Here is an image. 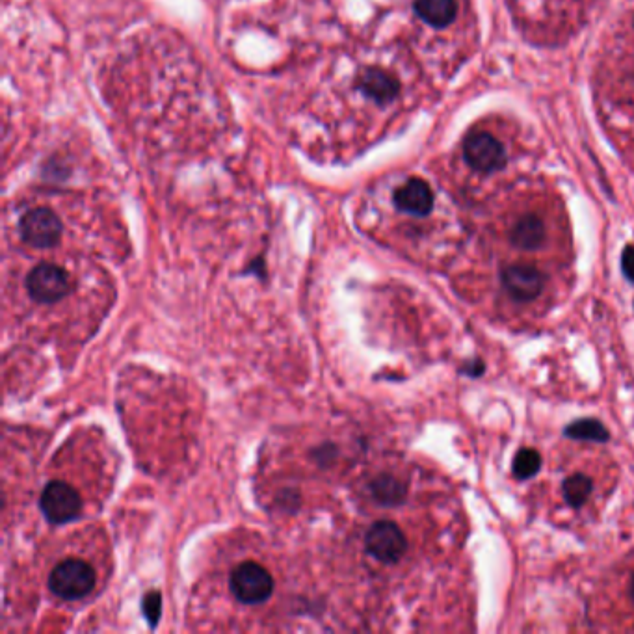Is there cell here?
Listing matches in <instances>:
<instances>
[{
  "label": "cell",
  "instance_id": "16",
  "mask_svg": "<svg viewBox=\"0 0 634 634\" xmlns=\"http://www.w3.org/2000/svg\"><path fill=\"white\" fill-rule=\"evenodd\" d=\"M542 467V456L534 449L519 450L514 460V476L517 480H529L530 476L536 475Z\"/></svg>",
  "mask_w": 634,
  "mask_h": 634
},
{
  "label": "cell",
  "instance_id": "19",
  "mask_svg": "<svg viewBox=\"0 0 634 634\" xmlns=\"http://www.w3.org/2000/svg\"><path fill=\"white\" fill-rule=\"evenodd\" d=\"M629 590H631V599H633V603H634V575H633V579H631V586H629Z\"/></svg>",
  "mask_w": 634,
  "mask_h": 634
},
{
  "label": "cell",
  "instance_id": "1",
  "mask_svg": "<svg viewBox=\"0 0 634 634\" xmlns=\"http://www.w3.org/2000/svg\"><path fill=\"white\" fill-rule=\"evenodd\" d=\"M95 571L79 558L62 560L49 575V590L60 599L77 601L92 594L95 588Z\"/></svg>",
  "mask_w": 634,
  "mask_h": 634
},
{
  "label": "cell",
  "instance_id": "3",
  "mask_svg": "<svg viewBox=\"0 0 634 634\" xmlns=\"http://www.w3.org/2000/svg\"><path fill=\"white\" fill-rule=\"evenodd\" d=\"M40 508L47 521L54 525H64L77 519L82 512L79 491L66 482L53 480L41 491Z\"/></svg>",
  "mask_w": 634,
  "mask_h": 634
},
{
  "label": "cell",
  "instance_id": "9",
  "mask_svg": "<svg viewBox=\"0 0 634 634\" xmlns=\"http://www.w3.org/2000/svg\"><path fill=\"white\" fill-rule=\"evenodd\" d=\"M393 199L398 211L417 218L428 216L434 209V192L423 179H410L398 188Z\"/></svg>",
  "mask_w": 634,
  "mask_h": 634
},
{
  "label": "cell",
  "instance_id": "5",
  "mask_svg": "<svg viewBox=\"0 0 634 634\" xmlns=\"http://www.w3.org/2000/svg\"><path fill=\"white\" fill-rule=\"evenodd\" d=\"M19 233L28 246L47 250L54 248L62 238V222L51 209H32L19 222Z\"/></svg>",
  "mask_w": 634,
  "mask_h": 634
},
{
  "label": "cell",
  "instance_id": "10",
  "mask_svg": "<svg viewBox=\"0 0 634 634\" xmlns=\"http://www.w3.org/2000/svg\"><path fill=\"white\" fill-rule=\"evenodd\" d=\"M357 90L378 105H387L395 101L400 92V82L384 69L370 67L357 77Z\"/></svg>",
  "mask_w": 634,
  "mask_h": 634
},
{
  "label": "cell",
  "instance_id": "8",
  "mask_svg": "<svg viewBox=\"0 0 634 634\" xmlns=\"http://www.w3.org/2000/svg\"><path fill=\"white\" fill-rule=\"evenodd\" d=\"M463 155L469 166L484 173L497 172L506 160L501 142L488 133L469 134L463 144Z\"/></svg>",
  "mask_w": 634,
  "mask_h": 634
},
{
  "label": "cell",
  "instance_id": "14",
  "mask_svg": "<svg viewBox=\"0 0 634 634\" xmlns=\"http://www.w3.org/2000/svg\"><path fill=\"white\" fill-rule=\"evenodd\" d=\"M594 484L586 475H571L562 484V497L571 508H582L592 495Z\"/></svg>",
  "mask_w": 634,
  "mask_h": 634
},
{
  "label": "cell",
  "instance_id": "4",
  "mask_svg": "<svg viewBox=\"0 0 634 634\" xmlns=\"http://www.w3.org/2000/svg\"><path fill=\"white\" fill-rule=\"evenodd\" d=\"M28 296L38 304H54L71 289V279L62 266L43 263L30 270L27 276Z\"/></svg>",
  "mask_w": 634,
  "mask_h": 634
},
{
  "label": "cell",
  "instance_id": "15",
  "mask_svg": "<svg viewBox=\"0 0 634 634\" xmlns=\"http://www.w3.org/2000/svg\"><path fill=\"white\" fill-rule=\"evenodd\" d=\"M564 434L568 437H573V439L599 441V443H605V441H608V437H610L607 428L599 423V421H595V419L575 421V423L569 424Z\"/></svg>",
  "mask_w": 634,
  "mask_h": 634
},
{
  "label": "cell",
  "instance_id": "7",
  "mask_svg": "<svg viewBox=\"0 0 634 634\" xmlns=\"http://www.w3.org/2000/svg\"><path fill=\"white\" fill-rule=\"evenodd\" d=\"M369 555L384 564H397L408 551L406 534L393 521H378L370 527L365 538Z\"/></svg>",
  "mask_w": 634,
  "mask_h": 634
},
{
  "label": "cell",
  "instance_id": "18",
  "mask_svg": "<svg viewBox=\"0 0 634 634\" xmlns=\"http://www.w3.org/2000/svg\"><path fill=\"white\" fill-rule=\"evenodd\" d=\"M621 270L625 278L634 283V246H627L621 255Z\"/></svg>",
  "mask_w": 634,
  "mask_h": 634
},
{
  "label": "cell",
  "instance_id": "17",
  "mask_svg": "<svg viewBox=\"0 0 634 634\" xmlns=\"http://www.w3.org/2000/svg\"><path fill=\"white\" fill-rule=\"evenodd\" d=\"M144 614L147 621H151V625H157L160 618V594L153 592L144 597Z\"/></svg>",
  "mask_w": 634,
  "mask_h": 634
},
{
  "label": "cell",
  "instance_id": "11",
  "mask_svg": "<svg viewBox=\"0 0 634 634\" xmlns=\"http://www.w3.org/2000/svg\"><path fill=\"white\" fill-rule=\"evenodd\" d=\"M510 242L514 248L521 251H536L543 248V242L547 238V227L542 218L536 214H523L517 218L510 229Z\"/></svg>",
  "mask_w": 634,
  "mask_h": 634
},
{
  "label": "cell",
  "instance_id": "6",
  "mask_svg": "<svg viewBox=\"0 0 634 634\" xmlns=\"http://www.w3.org/2000/svg\"><path fill=\"white\" fill-rule=\"evenodd\" d=\"M501 285L517 304H530L542 296L545 276L540 268L532 265L504 266L501 270Z\"/></svg>",
  "mask_w": 634,
  "mask_h": 634
},
{
  "label": "cell",
  "instance_id": "2",
  "mask_svg": "<svg viewBox=\"0 0 634 634\" xmlns=\"http://www.w3.org/2000/svg\"><path fill=\"white\" fill-rule=\"evenodd\" d=\"M229 588L240 603L259 605L265 603L274 590V579L261 564L244 562L233 569Z\"/></svg>",
  "mask_w": 634,
  "mask_h": 634
},
{
  "label": "cell",
  "instance_id": "12",
  "mask_svg": "<svg viewBox=\"0 0 634 634\" xmlns=\"http://www.w3.org/2000/svg\"><path fill=\"white\" fill-rule=\"evenodd\" d=\"M413 8L426 25L436 28L449 27L458 12L456 0H415Z\"/></svg>",
  "mask_w": 634,
  "mask_h": 634
},
{
  "label": "cell",
  "instance_id": "13",
  "mask_svg": "<svg viewBox=\"0 0 634 634\" xmlns=\"http://www.w3.org/2000/svg\"><path fill=\"white\" fill-rule=\"evenodd\" d=\"M370 491H372L374 499L385 506H395V504L404 502L406 493H408V489L398 478L389 475L378 476L370 484Z\"/></svg>",
  "mask_w": 634,
  "mask_h": 634
}]
</instances>
